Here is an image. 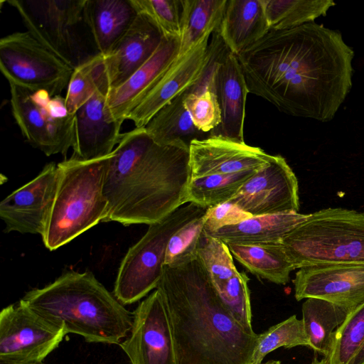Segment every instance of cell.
<instances>
[{
	"instance_id": "1",
	"label": "cell",
	"mask_w": 364,
	"mask_h": 364,
	"mask_svg": "<svg viewBox=\"0 0 364 364\" xmlns=\"http://www.w3.org/2000/svg\"><path fill=\"white\" fill-rule=\"evenodd\" d=\"M236 57L249 93L294 117L331 121L352 87L353 48L315 22L270 30Z\"/></svg>"
},
{
	"instance_id": "2",
	"label": "cell",
	"mask_w": 364,
	"mask_h": 364,
	"mask_svg": "<svg viewBox=\"0 0 364 364\" xmlns=\"http://www.w3.org/2000/svg\"><path fill=\"white\" fill-rule=\"evenodd\" d=\"M190 179L189 146L185 143L156 144L145 127L122 133L105 178V222H159L186 204Z\"/></svg>"
},
{
	"instance_id": "3",
	"label": "cell",
	"mask_w": 364,
	"mask_h": 364,
	"mask_svg": "<svg viewBox=\"0 0 364 364\" xmlns=\"http://www.w3.org/2000/svg\"><path fill=\"white\" fill-rule=\"evenodd\" d=\"M156 289L168 314L177 364H250L258 334L247 332L225 309L198 258L164 265Z\"/></svg>"
},
{
	"instance_id": "4",
	"label": "cell",
	"mask_w": 364,
	"mask_h": 364,
	"mask_svg": "<svg viewBox=\"0 0 364 364\" xmlns=\"http://www.w3.org/2000/svg\"><path fill=\"white\" fill-rule=\"evenodd\" d=\"M21 299L67 333L90 343L119 344L132 327L133 313L90 272H67Z\"/></svg>"
},
{
	"instance_id": "5",
	"label": "cell",
	"mask_w": 364,
	"mask_h": 364,
	"mask_svg": "<svg viewBox=\"0 0 364 364\" xmlns=\"http://www.w3.org/2000/svg\"><path fill=\"white\" fill-rule=\"evenodd\" d=\"M110 156L90 161L71 156L58 164L57 191L42 236L46 248L55 250L106 221L108 203L103 187Z\"/></svg>"
},
{
	"instance_id": "6",
	"label": "cell",
	"mask_w": 364,
	"mask_h": 364,
	"mask_svg": "<svg viewBox=\"0 0 364 364\" xmlns=\"http://www.w3.org/2000/svg\"><path fill=\"white\" fill-rule=\"evenodd\" d=\"M280 243L294 269L320 264L364 265V212L321 209L309 214Z\"/></svg>"
},
{
	"instance_id": "7",
	"label": "cell",
	"mask_w": 364,
	"mask_h": 364,
	"mask_svg": "<svg viewBox=\"0 0 364 364\" xmlns=\"http://www.w3.org/2000/svg\"><path fill=\"white\" fill-rule=\"evenodd\" d=\"M207 210L188 203L149 225L146 233L128 250L121 262L114 289V295L121 304H134L156 289L162 277L169 240Z\"/></svg>"
},
{
	"instance_id": "8",
	"label": "cell",
	"mask_w": 364,
	"mask_h": 364,
	"mask_svg": "<svg viewBox=\"0 0 364 364\" xmlns=\"http://www.w3.org/2000/svg\"><path fill=\"white\" fill-rule=\"evenodd\" d=\"M9 87L12 114L26 139L46 156H66L74 145L75 114L68 112L65 97L11 83Z\"/></svg>"
},
{
	"instance_id": "9",
	"label": "cell",
	"mask_w": 364,
	"mask_h": 364,
	"mask_svg": "<svg viewBox=\"0 0 364 364\" xmlns=\"http://www.w3.org/2000/svg\"><path fill=\"white\" fill-rule=\"evenodd\" d=\"M0 69L9 84L50 97L68 87L74 70L28 31L0 39Z\"/></svg>"
},
{
	"instance_id": "10",
	"label": "cell",
	"mask_w": 364,
	"mask_h": 364,
	"mask_svg": "<svg viewBox=\"0 0 364 364\" xmlns=\"http://www.w3.org/2000/svg\"><path fill=\"white\" fill-rule=\"evenodd\" d=\"M28 31L73 69L85 62L78 28L86 0H9Z\"/></svg>"
},
{
	"instance_id": "11",
	"label": "cell",
	"mask_w": 364,
	"mask_h": 364,
	"mask_svg": "<svg viewBox=\"0 0 364 364\" xmlns=\"http://www.w3.org/2000/svg\"><path fill=\"white\" fill-rule=\"evenodd\" d=\"M66 334L21 299L0 312V358L43 361Z\"/></svg>"
},
{
	"instance_id": "12",
	"label": "cell",
	"mask_w": 364,
	"mask_h": 364,
	"mask_svg": "<svg viewBox=\"0 0 364 364\" xmlns=\"http://www.w3.org/2000/svg\"><path fill=\"white\" fill-rule=\"evenodd\" d=\"M230 201L252 216L298 213V180L283 156L271 155Z\"/></svg>"
},
{
	"instance_id": "13",
	"label": "cell",
	"mask_w": 364,
	"mask_h": 364,
	"mask_svg": "<svg viewBox=\"0 0 364 364\" xmlns=\"http://www.w3.org/2000/svg\"><path fill=\"white\" fill-rule=\"evenodd\" d=\"M119 346L132 364H177L168 314L157 289L133 312L130 336Z\"/></svg>"
},
{
	"instance_id": "14",
	"label": "cell",
	"mask_w": 364,
	"mask_h": 364,
	"mask_svg": "<svg viewBox=\"0 0 364 364\" xmlns=\"http://www.w3.org/2000/svg\"><path fill=\"white\" fill-rule=\"evenodd\" d=\"M59 179L58 164L49 163L31 181L0 203L5 232L43 235L54 203Z\"/></svg>"
},
{
	"instance_id": "15",
	"label": "cell",
	"mask_w": 364,
	"mask_h": 364,
	"mask_svg": "<svg viewBox=\"0 0 364 364\" xmlns=\"http://www.w3.org/2000/svg\"><path fill=\"white\" fill-rule=\"evenodd\" d=\"M205 36L185 55L176 59L141 102L129 114L127 119L136 128L144 127L152 117L176 97L197 82L211 61L219 39L217 31Z\"/></svg>"
},
{
	"instance_id": "16",
	"label": "cell",
	"mask_w": 364,
	"mask_h": 364,
	"mask_svg": "<svg viewBox=\"0 0 364 364\" xmlns=\"http://www.w3.org/2000/svg\"><path fill=\"white\" fill-rule=\"evenodd\" d=\"M293 283L296 301L318 298L349 310L364 301V265L304 267L296 272Z\"/></svg>"
},
{
	"instance_id": "17",
	"label": "cell",
	"mask_w": 364,
	"mask_h": 364,
	"mask_svg": "<svg viewBox=\"0 0 364 364\" xmlns=\"http://www.w3.org/2000/svg\"><path fill=\"white\" fill-rule=\"evenodd\" d=\"M107 77L75 114L74 156L90 161L111 154L121 138L122 122L113 119L107 107Z\"/></svg>"
},
{
	"instance_id": "18",
	"label": "cell",
	"mask_w": 364,
	"mask_h": 364,
	"mask_svg": "<svg viewBox=\"0 0 364 364\" xmlns=\"http://www.w3.org/2000/svg\"><path fill=\"white\" fill-rule=\"evenodd\" d=\"M270 156L259 147L221 136L209 135L190 143L191 178L257 171L268 163Z\"/></svg>"
},
{
	"instance_id": "19",
	"label": "cell",
	"mask_w": 364,
	"mask_h": 364,
	"mask_svg": "<svg viewBox=\"0 0 364 364\" xmlns=\"http://www.w3.org/2000/svg\"><path fill=\"white\" fill-rule=\"evenodd\" d=\"M180 39L163 38L153 55L121 85L109 89L107 104L114 119L124 122L176 60Z\"/></svg>"
},
{
	"instance_id": "20",
	"label": "cell",
	"mask_w": 364,
	"mask_h": 364,
	"mask_svg": "<svg viewBox=\"0 0 364 364\" xmlns=\"http://www.w3.org/2000/svg\"><path fill=\"white\" fill-rule=\"evenodd\" d=\"M215 85L222 112V122L210 135L245 142L244 122L249 90L236 55L229 50L218 62Z\"/></svg>"
},
{
	"instance_id": "21",
	"label": "cell",
	"mask_w": 364,
	"mask_h": 364,
	"mask_svg": "<svg viewBox=\"0 0 364 364\" xmlns=\"http://www.w3.org/2000/svg\"><path fill=\"white\" fill-rule=\"evenodd\" d=\"M162 39L157 28L145 16L138 14L111 53L105 56L110 89L121 85L142 66Z\"/></svg>"
},
{
	"instance_id": "22",
	"label": "cell",
	"mask_w": 364,
	"mask_h": 364,
	"mask_svg": "<svg viewBox=\"0 0 364 364\" xmlns=\"http://www.w3.org/2000/svg\"><path fill=\"white\" fill-rule=\"evenodd\" d=\"M269 31L262 0H228L215 31L228 49L237 55Z\"/></svg>"
},
{
	"instance_id": "23",
	"label": "cell",
	"mask_w": 364,
	"mask_h": 364,
	"mask_svg": "<svg viewBox=\"0 0 364 364\" xmlns=\"http://www.w3.org/2000/svg\"><path fill=\"white\" fill-rule=\"evenodd\" d=\"M137 14L131 0H86L85 22L97 53L109 55Z\"/></svg>"
},
{
	"instance_id": "24",
	"label": "cell",
	"mask_w": 364,
	"mask_h": 364,
	"mask_svg": "<svg viewBox=\"0 0 364 364\" xmlns=\"http://www.w3.org/2000/svg\"><path fill=\"white\" fill-rule=\"evenodd\" d=\"M309 214L291 213L252 216L208 235L225 244L262 245L280 243L291 230L306 221Z\"/></svg>"
},
{
	"instance_id": "25",
	"label": "cell",
	"mask_w": 364,
	"mask_h": 364,
	"mask_svg": "<svg viewBox=\"0 0 364 364\" xmlns=\"http://www.w3.org/2000/svg\"><path fill=\"white\" fill-rule=\"evenodd\" d=\"M227 245L231 255L250 272L274 284H287L291 272L295 269L281 243Z\"/></svg>"
},
{
	"instance_id": "26",
	"label": "cell",
	"mask_w": 364,
	"mask_h": 364,
	"mask_svg": "<svg viewBox=\"0 0 364 364\" xmlns=\"http://www.w3.org/2000/svg\"><path fill=\"white\" fill-rule=\"evenodd\" d=\"M228 0H181L179 59L205 36L218 30Z\"/></svg>"
},
{
	"instance_id": "27",
	"label": "cell",
	"mask_w": 364,
	"mask_h": 364,
	"mask_svg": "<svg viewBox=\"0 0 364 364\" xmlns=\"http://www.w3.org/2000/svg\"><path fill=\"white\" fill-rule=\"evenodd\" d=\"M184 92L164 106L144 127L156 144L161 145L183 142L189 146L194 139L210 134L199 131L183 105Z\"/></svg>"
},
{
	"instance_id": "28",
	"label": "cell",
	"mask_w": 364,
	"mask_h": 364,
	"mask_svg": "<svg viewBox=\"0 0 364 364\" xmlns=\"http://www.w3.org/2000/svg\"><path fill=\"white\" fill-rule=\"evenodd\" d=\"M350 311L324 299H306L301 306V320L311 349L325 358L328 353L333 333L343 323Z\"/></svg>"
},
{
	"instance_id": "29",
	"label": "cell",
	"mask_w": 364,
	"mask_h": 364,
	"mask_svg": "<svg viewBox=\"0 0 364 364\" xmlns=\"http://www.w3.org/2000/svg\"><path fill=\"white\" fill-rule=\"evenodd\" d=\"M270 30L282 31L326 16L332 0H262Z\"/></svg>"
},
{
	"instance_id": "30",
	"label": "cell",
	"mask_w": 364,
	"mask_h": 364,
	"mask_svg": "<svg viewBox=\"0 0 364 364\" xmlns=\"http://www.w3.org/2000/svg\"><path fill=\"white\" fill-rule=\"evenodd\" d=\"M255 171L191 178L186 189V203H193L208 209L228 202Z\"/></svg>"
},
{
	"instance_id": "31",
	"label": "cell",
	"mask_w": 364,
	"mask_h": 364,
	"mask_svg": "<svg viewBox=\"0 0 364 364\" xmlns=\"http://www.w3.org/2000/svg\"><path fill=\"white\" fill-rule=\"evenodd\" d=\"M105 56L97 53L74 68L65 97L70 114H75L107 78Z\"/></svg>"
},
{
	"instance_id": "32",
	"label": "cell",
	"mask_w": 364,
	"mask_h": 364,
	"mask_svg": "<svg viewBox=\"0 0 364 364\" xmlns=\"http://www.w3.org/2000/svg\"><path fill=\"white\" fill-rule=\"evenodd\" d=\"M364 345V301L352 309L333 333L326 364H350Z\"/></svg>"
},
{
	"instance_id": "33",
	"label": "cell",
	"mask_w": 364,
	"mask_h": 364,
	"mask_svg": "<svg viewBox=\"0 0 364 364\" xmlns=\"http://www.w3.org/2000/svg\"><path fill=\"white\" fill-rule=\"evenodd\" d=\"M296 346L311 348L301 318L292 315L258 334L250 364H262L267 354L279 348H291Z\"/></svg>"
},
{
	"instance_id": "34",
	"label": "cell",
	"mask_w": 364,
	"mask_h": 364,
	"mask_svg": "<svg viewBox=\"0 0 364 364\" xmlns=\"http://www.w3.org/2000/svg\"><path fill=\"white\" fill-rule=\"evenodd\" d=\"M198 258L216 292L239 272L227 244L204 232L200 240Z\"/></svg>"
},
{
	"instance_id": "35",
	"label": "cell",
	"mask_w": 364,
	"mask_h": 364,
	"mask_svg": "<svg viewBox=\"0 0 364 364\" xmlns=\"http://www.w3.org/2000/svg\"><path fill=\"white\" fill-rule=\"evenodd\" d=\"M205 215L190 221L172 235L167 245L164 266L176 267L198 259Z\"/></svg>"
},
{
	"instance_id": "36",
	"label": "cell",
	"mask_w": 364,
	"mask_h": 364,
	"mask_svg": "<svg viewBox=\"0 0 364 364\" xmlns=\"http://www.w3.org/2000/svg\"><path fill=\"white\" fill-rule=\"evenodd\" d=\"M137 14L145 16L163 38L180 39L181 0H131Z\"/></svg>"
},
{
	"instance_id": "37",
	"label": "cell",
	"mask_w": 364,
	"mask_h": 364,
	"mask_svg": "<svg viewBox=\"0 0 364 364\" xmlns=\"http://www.w3.org/2000/svg\"><path fill=\"white\" fill-rule=\"evenodd\" d=\"M248 281L245 272H238L216 293L233 318L247 332L255 333Z\"/></svg>"
},
{
	"instance_id": "38",
	"label": "cell",
	"mask_w": 364,
	"mask_h": 364,
	"mask_svg": "<svg viewBox=\"0 0 364 364\" xmlns=\"http://www.w3.org/2000/svg\"><path fill=\"white\" fill-rule=\"evenodd\" d=\"M183 105L194 126L203 133H210L222 122V112L215 88L184 92Z\"/></svg>"
},
{
	"instance_id": "39",
	"label": "cell",
	"mask_w": 364,
	"mask_h": 364,
	"mask_svg": "<svg viewBox=\"0 0 364 364\" xmlns=\"http://www.w3.org/2000/svg\"><path fill=\"white\" fill-rule=\"evenodd\" d=\"M252 217L230 201L208 208L205 215L203 232L210 234L220 228L235 225Z\"/></svg>"
},
{
	"instance_id": "40",
	"label": "cell",
	"mask_w": 364,
	"mask_h": 364,
	"mask_svg": "<svg viewBox=\"0 0 364 364\" xmlns=\"http://www.w3.org/2000/svg\"><path fill=\"white\" fill-rule=\"evenodd\" d=\"M0 364H46L43 361L23 360L0 358Z\"/></svg>"
},
{
	"instance_id": "41",
	"label": "cell",
	"mask_w": 364,
	"mask_h": 364,
	"mask_svg": "<svg viewBox=\"0 0 364 364\" xmlns=\"http://www.w3.org/2000/svg\"><path fill=\"white\" fill-rule=\"evenodd\" d=\"M350 364H364V345L353 359Z\"/></svg>"
},
{
	"instance_id": "42",
	"label": "cell",
	"mask_w": 364,
	"mask_h": 364,
	"mask_svg": "<svg viewBox=\"0 0 364 364\" xmlns=\"http://www.w3.org/2000/svg\"><path fill=\"white\" fill-rule=\"evenodd\" d=\"M309 364H326V361L324 358L319 360L315 356Z\"/></svg>"
},
{
	"instance_id": "43",
	"label": "cell",
	"mask_w": 364,
	"mask_h": 364,
	"mask_svg": "<svg viewBox=\"0 0 364 364\" xmlns=\"http://www.w3.org/2000/svg\"><path fill=\"white\" fill-rule=\"evenodd\" d=\"M262 364H281V362L277 360H270L265 363H262Z\"/></svg>"
}]
</instances>
